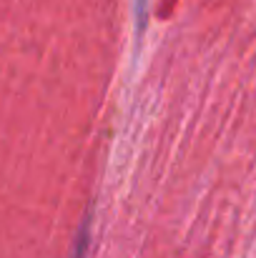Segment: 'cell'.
Instances as JSON below:
<instances>
[{"label":"cell","mask_w":256,"mask_h":258,"mask_svg":"<svg viewBox=\"0 0 256 258\" xmlns=\"http://www.w3.org/2000/svg\"><path fill=\"white\" fill-rule=\"evenodd\" d=\"M138 8H141V25H143V15H146V0H138Z\"/></svg>","instance_id":"6da1fadb"}]
</instances>
